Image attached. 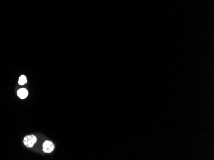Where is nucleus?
Wrapping results in <instances>:
<instances>
[{"label": "nucleus", "instance_id": "obj_3", "mask_svg": "<svg viewBox=\"0 0 214 160\" xmlns=\"http://www.w3.org/2000/svg\"><path fill=\"white\" fill-rule=\"evenodd\" d=\"M28 91L27 89L24 88H22L18 90L17 91V96H18L21 99H24L28 96Z\"/></svg>", "mask_w": 214, "mask_h": 160}, {"label": "nucleus", "instance_id": "obj_1", "mask_svg": "<svg viewBox=\"0 0 214 160\" xmlns=\"http://www.w3.org/2000/svg\"><path fill=\"white\" fill-rule=\"evenodd\" d=\"M37 138L34 135H28L24 138V144L28 148H32L34 144L36 143Z\"/></svg>", "mask_w": 214, "mask_h": 160}, {"label": "nucleus", "instance_id": "obj_4", "mask_svg": "<svg viewBox=\"0 0 214 160\" xmlns=\"http://www.w3.org/2000/svg\"><path fill=\"white\" fill-rule=\"evenodd\" d=\"M27 77H26V76L21 75L19 77L18 83H19V85H24L26 83H27Z\"/></svg>", "mask_w": 214, "mask_h": 160}, {"label": "nucleus", "instance_id": "obj_2", "mask_svg": "<svg viewBox=\"0 0 214 160\" xmlns=\"http://www.w3.org/2000/svg\"><path fill=\"white\" fill-rule=\"evenodd\" d=\"M54 148L55 146L50 141L47 140L44 142V143L43 144V151L44 152H45L46 153H51L52 151L54 150Z\"/></svg>", "mask_w": 214, "mask_h": 160}]
</instances>
